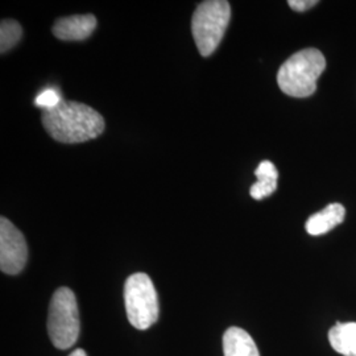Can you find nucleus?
Masks as SVG:
<instances>
[{
  "instance_id": "obj_1",
  "label": "nucleus",
  "mask_w": 356,
  "mask_h": 356,
  "mask_svg": "<svg viewBox=\"0 0 356 356\" xmlns=\"http://www.w3.org/2000/svg\"><path fill=\"white\" fill-rule=\"evenodd\" d=\"M41 120L51 138L64 144L92 140L102 135V115L88 104L63 101L57 107L42 110Z\"/></svg>"
},
{
  "instance_id": "obj_2",
  "label": "nucleus",
  "mask_w": 356,
  "mask_h": 356,
  "mask_svg": "<svg viewBox=\"0 0 356 356\" xmlns=\"http://www.w3.org/2000/svg\"><path fill=\"white\" fill-rule=\"evenodd\" d=\"M326 69V58L316 48L294 53L277 73L281 91L293 98H307L317 90V81Z\"/></svg>"
},
{
  "instance_id": "obj_3",
  "label": "nucleus",
  "mask_w": 356,
  "mask_h": 356,
  "mask_svg": "<svg viewBox=\"0 0 356 356\" xmlns=\"http://www.w3.org/2000/svg\"><path fill=\"white\" fill-rule=\"evenodd\" d=\"M231 19V7L225 0L202 1L191 20L194 42L201 56H211L225 36Z\"/></svg>"
},
{
  "instance_id": "obj_4",
  "label": "nucleus",
  "mask_w": 356,
  "mask_h": 356,
  "mask_svg": "<svg viewBox=\"0 0 356 356\" xmlns=\"http://www.w3.org/2000/svg\"><path fill=\"white\" fill-rule=\"evenodd\" d=\"M79 312L76 294L69 288L57 289L51 297L48 316V334L60 350L73 347L79 337Z\"/></svg>"
},
{
  "instance_id": "obj_5",
  "label": "nucleus",
  "mask_w": 356,
  "mask_h": 356,
  "mask_svg": "<svg viewBox=\"0 0 356 356\" xmlns=\"http://www.w3.org/2000/svg\"><path fill=\"white\" fill-rule=\"evenodd\" d=\"M124 305L129 323L147 330L159 319V298L152 280L145 273H134L124 284Z\"/></svg>"
},
{
  "instance_id": "obj_6",
  "label": "nucleus",
  "mask_w": 356,
  "mask_h": 356,
  "mask_svg": "<svg viewBox=\"0 0 356 356\" xmlns=\"http://www.w3.org/2000/svg\"><path fill=\"white\" fill-rule=\"evenodd\" d=\"M28 247L26 238L13 223L0 219V269L7 275H19L26 264Z\"/></svg>"
},
{
  "instance_id": "obj_7",
  "label": "nucleus",
  "mask_w": 356,
  "mask_h": 356,
  "mask_svg": "<svg viewBox=\"0 0 356 356\" xmlns=\"http://www.w3.org/2000/svg\"><path fill=\"white\" fill-rule=\"evenodd\" d=\"M95 28L94 15H74L58 19L53 26V35L63 41H81L89 38Z\"/></svg>"
},
{
  "instance_id": "obj_8",
  "label": "nucleus",
  "mask_w": 356,
  "mask_h": 356,
  "mask_svg": "<svg viewBox=\"0 0 356 356\" xmlns=\"http://www.w3.org/2000/svg\"><path fill=\"white\" fill-rule=\"evenodd\" d=\"M346 218V209L343 204H330L319 213L309 216L306 220L305 229L309 235L318 236L327 234L341 225Z\"/></svg>"
},
{
  "instance_id": "obj_9",
  "label": "nucleus",
  "mask_w": 356,
  "mask_h": 356,
  "mask_svg": "<svg viewBox=\"0 0 356 356\" xmlns=\"http://www.w3.org/2000/svg\"><path fill=\"white\" fill-rule=\"evenodd\" d=\"M225 356H260L252 337L241 327H229L223 335Z\"/></svg>"
},
{
  "instance_id": "obj_10",
  "label": "nucleus",
  "mask_w": 356,
  "mask_h": 356,
  "mask_svg": "<svg viewBox=\"0 0 356 356\" xmlns=\"http://www.w3.org/2000/svg\"><path fill=\"white\" fill-rule=\"evenodd\" d=\"M254 176L257 177V181L251 186L250 191V194L254 200H264L277 189L279 172L273 163L268 160L261 161L254 170Z\"/></svg>"
},
{
  "instance_id": "obj_11",
  "label": "nucleus",
  "mask_w": 356,
  "mask_h": 356,
  "mask_svg": "<svg viewBox=\"0 0 356 356\" xmlns=\"http://www.w3.org/2000/svg\"><path fill=\"white\" fill-rule=\"evenodd\" d=\"M329 342L338 354L356 356V322H337L329 331Z\"/></svg>"
},
{
  "instance_id": "obj_12",
  "label": "nucleus",
  "mask_w": 356,
  "mask_h": 356,
  "mask_svg": "<svg viewBox=\"0 0 356 356\" xmlns=\"http://www.w3.org/2000/svg\"><path fill=\"white\" fill-rule=\"evenodd\" d=\"M23 35L22 26L15 20H1L0 24V51H6L13 49V47L20 41Z\"/></svg>"
},
{
  "instance_id": "obj_13",
  "label": "nucleus",
  "mask_w": 356,
  "mask_h": 356,
  "mask_svg": "<svg viewBox=\"0 0 356 356\" xmlns=\"http://www.w3.org/2000/svg\"><path fill=\"white\" fill-rule=\"evenodd\" d=\"M64 99L56 89H47L41 91L35 99V104L42 110H51L57 107Z\"/></svg>"
},
{
  "instance_id": "obj_14",
  "label": "nucleus",
  "mask_w": 356,
  "mask_h": 356,
  "mask_svg": "<svg viewBox=\"0 0 356 356\" xmlns=\"http://www.w3.org/2000/svg\"><path fill=\"white\" fill-rule=\"evenodd\" d=\"M288 4H289V7L292 8L293 11L305 13L307 10L313 8L314 6H317L318 0H289Z\"/></svg>"
},
{
  "instance_id": "obj_15",
  "label": "nucleus",
  "mask_w": 356,
  "mask_h": 356,
  "mask_svg": "<svg viewBox=\"0 0 356 356\" xmlns=\"http://www.w3.org/2000/svg\"><path fill=\"white\" fill-rule=\"evenodd\" d=\"M69 356H88L86 355V353L83 351V350H81V348H78V350H74L72 354Z\"/></svg>"
}]
</instances>
